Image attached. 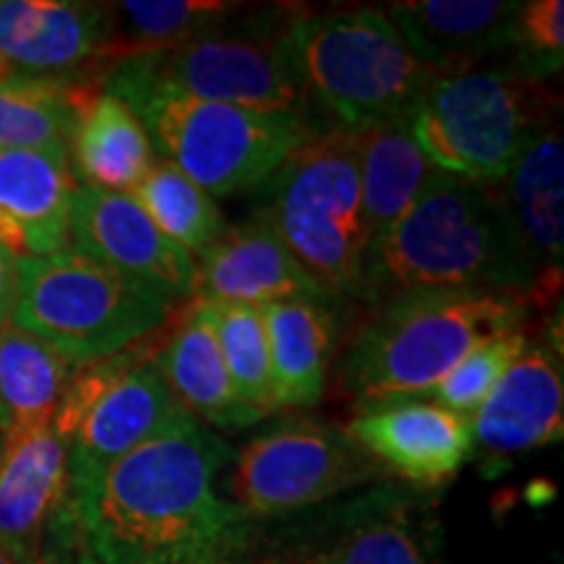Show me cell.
<instances>
[{"mask_svg":"<svg viewBox=\"0 0 564 564\" xmlns=\"http://www.w3.org/2000/svg\"><path fill=\"white\" fill-rule=\"evenodd\" d=\"M108 13L70 0H0V66L6 74L70 76L100 58Z\"/></svg>","mask_w":564,"mask_h":564,"instance_id":"ac0fdd59","label":"cell"},{"mask_svg":"<svg viewBox=\"0 0 564 564\" xmlns=\"http://www.w3.org/2000/svg\"><path fill=\"white\" fill-rule=\"evenodd\" d=\"M0 76H6V70H3V66H0Z\"/></svg>","mask_w":564,"mask_h":564,"instance_id":"f35d334b","label":"cell"},{"mask_svg":"<svg viewBox=\"0 0 564 564\" xmlns=\"http://www.w3.org/2000/svg\"><path fill=\"white\" fill-rule=\"evenodd\" d=\"M173 299L147 282L66 249L19 259V295L11 322L42 337L74 366L137 345L171 319Z\"/></svg>","mask_w":564,"mask_h":564,"instance_id":"52a82bcc","label":"cell"},{"mask_svg":"<svg viewBox=\"0 0 564 564\" xmlns=\"http://www.w3.org/2000/svg\"><path fill=\"white\" fill-rule=\"evenodd\" d=\"M257 217L285 241L329 295L364 293L366 225L352 131H316L288 154L262 186Z\"/></svg>","mask_w":564,"mask_h":564,"instance_id":"5b68a950","label":"cell"},{"mask_svg":"<svg viewBox=\"0 0 564 564\" xmlns=\"http://www.w3.org/2000/svg\"><path fill=\"white\" fill-rule=\"evenodd\" d=\"M440 523L419 497L377 494L366 499L333 552V564H436Z\"/></svg>","mask_w":564,"mask_h":564,"instance_id":"484cf974","label":"cell"},{"mask_svg":"<svg viewBox=\"0 0 564 564\" xmlns=\"http://www.w3.org/2000/svg\"><path fill=\"white\" fill-rule=\"evenodd\" d=\"M228 3L204 0H126L105 6L108 40L100 58L116 63L178 47L230 17Z\"/></svg>","mask_w":564,"mask_h":564,"instance_id":"83f0119b","label":"cell"},{"mask_svg":"<svg viewBox=\"0 0 564 564\" xmlns=\"http://www.w3.org/2000/svg\"><path fill=\"white\" fill-rule=\"evenodd\" d=\"M0 449H3V434H0Z\"/></svg>","mask_w":564,"mask_h":564,"instance_id":"74e56055","label":"cell"},{"mask_svg":"<svg viewBox=\"0 0 564 564\" xmlns=\"http://www.w3.org/2000/svg\"><path fill=\"white\" fill-rule=\"evenodd\" d=\"M348 434L366 455L415 489H440L474 457L470 419L436 403L400 400L366 408Z\"/></svg>","mask_w":564,"mask_h":564,"instance_id":"5bb4252c","label":"cell"},{"mask_svg":"<svg viewBox=\"0 0 564 564\" xmlns=\"http://www.w3.org/2000/svg\"><path fill=\"white\" fill-rule=\"evenodd\" d=\"M352 141L361 173L366 225L371 236H377L411 209L440 171L423 158L408 118L352 131Z\"/></svg>","mask_w":564,"mask_h":564,"instance_id":"d4e9b609","label":"cell"},{"mask_svg":"<svg viewBox=\"0 0 564 564\" xmlns=\"http://www.w3.org/2000/svg\"><path fill=\"white\" fill-rule=\"evenodd\" d=\"M196 264V293L264 308L299 295H329L262 217L225 228ZM333 299V295H329Z\"/></svg>","mask_w":564,"mask_h":564,"instance_id":"2e32d148","label":"cell"},{"mask_svg":"<svg viewBox=\"0 0 564 564\" xmlns=\"http://www.w3.org/2000/svg\"><path fill=\"white\" fill-rule=\"evenodd\" d=\"M158 160L150 137L121 97L100 89L84 108L68 147L79 186L133 194Z\"/></svg>","mask_w":564,"mask_h":564,"instance_id":"603a6c76","label":"cell"},{"mask_svg":"<svg viewBox=\"0 0 564 564\" xmlns=\"http://www.w3.org/2000/svg\"><path fill=\"white\" fill-rule=\"evenodd\" d=\"M564 382L560 352L528 345L484 405L470 415L474 453L489 460L531 453L562 440Z\"/></svg>","mask_w":564,"mask_h":564,"instance_id":"9a60e30c","label":"cell"},{"mask_svg":"<svg viewBox=\"0 0 564 564\" xmlns=\"http://www.w3.org/2000/svg\"><path fill=\"white\" fill-rule=\"evenodd\" d=\"M19 295V259L0 246V324L9 322Z\"/></svg>","mask_w":564,"mask_h":564,"instance_id":"d6a6232c","label":"cell"},{"mask_svg":"<svg viewBox=\"0 0 564 564\" xmlns=\"http://www.w3.org/2000/svg\"><path fill=\"white\" fill-rule=\"evenodd\" d=\"M525 348L528 337L523 329L486 337L465 352L455 369L434 387V403L470 419L494 392V387L502 382L512 364L523 356Z\"/></svg>","mask_w":564,"mask_h":564,"instance_id":"4dcf8cb0","label":"cell"},{"mask_svg":"<svg viewBox=\"0 0 564 564\" xmlns=\"http://www.w3.org/2000/svg\"><path fill=\"white\" fill-rule=\"evenodd\" d=\"M152 364L196 421L215 429H243L262 421L236 392L215 329V306L204 295L196 293L183 308Z\"/></svg>","mask_w":564,"mask_h":564,"instance_id":"ffe728a7","label":"cell"},{"mask_svg":"<svg viewBox=\"0 0 564 564\" xmlns=\"http://www.w3.org/2000/svg\"><path fill=\"white\" fill-rule=\"evenodd\" d=\"M535 272L512 228L499 183L436 173L390 228L371 236L364 262L366 303L408 291H497L528 301Z\"/></svg>","mask_w":564,"mask_h":564,"instance_id":"7a4b0ae2","label":"cell"},{"mask_svg":"<svg viewBox=\"0 0 564 564\" xmlns=\"http://www.w3.org/2000/svg\"><path fill=\"white\" fill-rule=\"evenodd\" d=\"M0 564H17V562H13V560H11V556H9V554H6V552H3V549H0Z\"/></svg>","mask_w":564,"mask_h":564,"instance_id":"8d00e7d4","label":"cell"},{"mask_svg":"<svg viewBox=\"0 0 564 564\" xmlns=\"http://www.w3.org/2000/svg\"><path fill=\"white\" fill-rule=\"evenodd\" d=\"M225 564H241V562H225ZM251 564H312V560H299V562H288V560H264V562H251Z\"/></svg>","mask_w":564,"mask_h":564,"instance_id":"e575fe53","label":"cell"},{"mask_svg":"<svg viewBox=\"0 0 564 564\" xmlns=\"http://www.w3.org/2000/svg\"><path fill=\"white\" fill-rule=\"evenodd\" d=\"M525 299L497 291H408L379 303L340 364L356 411L432 394L486 337L520 329Z\"/></svg>","mask_w":564,"mask_h":564,"instance_id":"3957f363","label":"cell"},{"mask_svg":"<svg viewBox=\"0 0 564 564\" xmlns=\"http://www.w3.org/2000/svg\"><path fill=\"white\" fill-rule=\"evenodd\" d=\"M312 564H333V562H329L327 554H319V556H312Z\"/></svg>","mask_w":564,"mask_h":564,"instance_id":"d590c367","label":"cell"},{"mask_svg":"<svg viewBox=\"0 0 564 564\" xmlns=\"http://www.w3.org/2000/svg\"><path fill=\"white\" fill-rule=\"evenodd\" d=\"M408 126L440 173L502 183L528 141L552 126V100L535 82L499 70L434 76Z\"/></svg>","mask_w":564,"mask_h":564,"instance_id":"ba28073f","label":"cell"},{"mask_svg":"<svg viewBox=\"0 0 564 564\" xmlns=\"http://www.w3.org/2000/svg\"><path fill=\"white\" fill-rule=\"evenodd\" d=\"M76 366L17 322L0 324V421L6 432L53 421Z\"/></svg>","mask_w":564,"mask_h":564,"instance_id":"4316f807","label":"cell"},{"mask_svg":"<svg viewBox=\"0 0 564 564\" xmlns=\"http://www.w3.org/2000/svg\"><path fill=\"white\" fill-rule=\"evenodd\" d=\"M133 196L158 228L192 257L207 251L228 228L215 196L167 160H154Z\"/></svg>","mask_w":564,"mask_h":564,"instance_id":"f1b7e54d","label":"cell"},{"mask_svg":"<svg viewBox=\"0 0 564 564\" xmlns=\"http://www.w3.org/2000/svg\"><path fill=\"white\" fill-rule=\"evenodd\" d=\"M0 434H3V421H0Z\"/></svg>","mask_w":564,"mask_h":564,"instance_id":"ab89813d","label":"cell"},{"mask_svg":"<svg viewBox=\"0 0 564 564\" xmlns=\"http://www.w3.org/2000/svg\"><path fill=\"white\" fill-rule=\"evenodd\" d=\"M76 186L68 152L0 150V246L17 259L70 249L68 215Z\"/></svg>","mask_w":564,"mask_h":564,"instance_id":"e0dca14e","label":"cell"},{"mask_svg":"<svg viewBox=\"0 0 564 564\" xmlns=\"http://www.w3.org/2000/svg\"><path fill=\"white\" fill-rule=\"evenodd\" d=\"M382 465L348 429L316 419H288L259 432L236 455L228 502L249 518H274L373 484Z\"/></svg>","mask_w":564,"mask_h":564,"instance_id":"30bf717a","label":"cell"},{"mask_svg":"<svg viewBox=\"0 0 564 564\" xmlns=\"http://www.w3.org/2000/svg\"><path fill=\"white\" fill-rule=\"evenodd\" d=\"M186 419L194 415L167 390L152 361L121 373L97 394L68 442V481L74 507L112 463Z\"/></svg>","mask_w":564,"mask_h":564,"instance_id":"4fadbf2b","label":"cell"},{"mask_svg":"<svg viewBox=\"0 0 564 564\" xmlns=\"http://www.w3.org/2000/svg\"><path fill=\"white\" fill-rule=\"evenodd\" d=\"M100 89L74 76H0V150L68 152L84 108Z\"/></svg>","mask_w":564,"mask_h":564,"instance_id":"cb8c5ba5","label":"cell"},{"mask_svg":"<svg viewBox=\"0 0 564 564\" xmlns=\"http://www.w3.org/2000/svg\"><path fill=\"white\" fill-rule=\"evenodd\" d=\"M507 51H512L514 76L535 82L556 74L564 61V3L531 0L520 3L510 26Z\"/></svg>","mask_w":564,"mask_h":564,"instance_id":"1f68e13d","label":"cell"},{"mask_svg":"<svg viewBox=\"0 0 564 564\" xmlns=\"http://www.w3.org/2000/svg\"><path fill=\"white\" fill-rule=\"evenodd\" d=\"M102 89L121 97L152 147L212 196L259 188L295 147L316 133L303 110L259 112L196 100L141 79L123 63L108 68Z\"/></svg>","mask_w":564,"mask_h":564,"instance_id":"277c9868","label":"cell"},{"mask_svg":"<svg viewBox=\"0 0 564 564\" xmlns=\"http://www.w3.org/2000/svg\"><path fill=\"white\" fill-rule=\"evenodd\" d=\"M520 3L499 0H408L387 6V17L436 76L474 70L491 53L507 51Z\"/></svg>","mask_w":564,"mask_h":564,"instance_id":"44dd1931","label":"cell"},{"mask_svg":"<svg viewBox=\"0 0 564 564\" xmlns=\"http://www.w3.org/2000/svg\"><path fill=\"white\" fill-rule=\"evenodd\" d=\"M68 243L110 270L147 282L167 299L196 293L194 257L158 228L133 194L76 186Z\"/></svg>","mask_w":564,"mask_h":564,"instance_id":"7c38bea8","label":"cell"},{"mask_svg":"<svg viewBox=\"0 0 564 564\" xmlns=\"http://www.w3.org/2000/svg\"><path fill=\"white\" fill-rule=\"evenodd\" d=\"M74 564H100V562H97L95 560V556H91L89 552H87V549H79V552H76V560H74Z\"/></svg>","mask_w":564,"mask_h":564,"instance_id":"836d02e7","label":"cell"},{"mask_svg":"<svg viewBox=\"0 0 564 564\" xmlns=\"http://www.w3.org/2000/svg\"><path fill=\"white\" fill-rule=\"evenodd\" d=\"M0 549L17 564H70L82 549L68 442L53 423L3 434Z\"/></svg>","mask_w":564,"mask_h":564,"instance_id":"8fae6325","label":"cell"},{"mask_svg":"<svg viewBox=\"0 0 564 564\" xmlns=\"http://www.w3.org/2000/svg\"><path fill=\"white\" fill-rule=\"evenodd\" d=\"M228 19L178 47L123 61V66L196 100L259 112L303 110L306 91L291 53L295 17L285 26L270 19L230 26Z\"/></svg>","mask_w":564,"mask_h":564,"instance_id":"9c48e42d","label":"cell"},{"mask_svg":"<svg viewBox=\"0 0 564 564\" xmlns=\"http://www.w3.org/2000/svg\"><path fill=\"white\" fill-rule=\"evenodd\" d=\"M329 301V295H299L262 308L278 408H312L322 400L324 377L340 335Z\"/></svg>","mask_w":564,"mask_h":564,"instance_id":"7402d4cb","label":"cell"},{"mask_svg":"<svg viewBox=\"0 0 564 564\" xmlns=\"http://www.w3.org/2000/svg\"><path fill=\"white\" fill-rule=\"evenodd\" d=\"M512 228L535 272L531 299H552L562 282L564 251V141L549 126L528 141L502 181ZM528 299V301H531Z\"/></svg>","mask_w":564,"mask_h":564,"instance_id":"d6986e66","label":"cell"},{"mask_svg":"<svg viewBox=\"0 0 564 564\" xmlns=\"http://www.w3.org/2000/svg\"><path fill=\"white\" fill-rule=\"evenodd\" d=\"M215 329L236 392L259 419L278 411L264 312L246 303H215Z\"/></svg>","mask_w":564,"mask_h":564,"instance_id":"f546056e","label":"cell"},{"mask_svg":"<svg viewBox=\"0 0 564 564\" xmlns=\"http://www.w3.org/2000/svg\"><path fill=\"white\" fill-rule=\"evenodd\" d=\"M291 53L303 91L348 131L405 121L436 76L377 9L295 13Z\"/></svg>","mask_w":564,"mask_h":564,"instance_id":"8992f818","label":"cell"},{"mask_svg":"<svg viewBox=\"0 0 564 564\" xmlns=\"http://www.w3.org/2000/svg\"><path fill=\"white\" fill-rule=\"evenodd\" d=\"M230 449L186 419L112 463L76 502L82 546L100 564H225L246 518L217 489Z\"/></svg>","mask_w":564,"mask_h":564,"instance_id":"6da1fadb","label":"cell"}]
</instances>
